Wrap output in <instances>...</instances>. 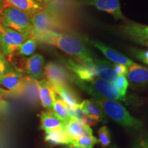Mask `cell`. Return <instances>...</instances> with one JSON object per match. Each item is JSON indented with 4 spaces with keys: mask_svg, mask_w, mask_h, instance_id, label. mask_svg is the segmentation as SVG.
<instances>
[{
    "mask_svg": "<svg viewBox=\"0 0 148 148\" xmlns=\"http://www.w3.org/2000/svg\"><path fill=\"white\" fill-rule=\"evenodd\" d=\"M0 23L4 27L32 34V15L13 6L5 4L0 14Z\"/></svg>",
    "mask_w": 148,
    "mask_h": 148,
    "instance_id": "277c9868",
    "label": "cell"
},
{
    "mask_svg": "<svg viewBox=\"0 0 148 148\" xmlns=\"http://www.w3.org/2000/svg\"><path fill=\"white\" fill-rule=\"evenodd\" d=\"M97 142L98 140L97 138L92 134L86 135V136H83L82 137L73 140L71 143L81 146L84 148H92Z\"/></svg>",
    "mask_w": 148,
    "mask_h": 148,
    "instance_id": "d4e9b609",
    "label": "cell"
},
{
    "mask_svg": "<svg viewBox=\"0 0 148 148\" xmlns=\"http://www.w3.org/2000/svg\"><path fill=\"white\" fill-rule=\"evenodd\" d=\"M66 69L73 73L77 78L83 81H90L97 77L95 69L92 62H87L79 60H72V59H61Z\"/></svg>",
    "mask_w": 148,
    "mask_h": 148,
    "instance_id": "9c48e42d",
    "label": "cell"
},
{
    "mask_svg": "<svg viewBox=\"0 0 148 148\" xmlns=\"http://www.w3.org/2000/svg\"><path fill=\"white\" fill-rule=\"evenodd\" d=\"M71 82L75 83L81 89L91 95L93 99L101 97L114 101H127V97H123L120 95L113 84L100 78L96 77L90 81H83L72 74Z\"/></svg>",
    "mask_w": 148,
    "mask_h": 148,
    "instance_id": "7a4b0ae2",
    "label": "cell"
},
{
    "mask_svg": "<svg viewBox=\"0 0 148 148\" xmlns=\"http://www.w3.org/2000/svg\"><path fill=\"white\" fill-rule=\"evenodd\" d=\"M36 85L41 105L47 110H51L56 98V93L47 79L36 80Z\"/></svg>",
    "mask_w": 148,
    "mask_h": 148,
    "instance_id": "4fadbf2b",
    "label": "cell"
},
{
    "mask_svg": "<svg viewBox=\"0 0 148 148\" xmlns=\"http://www.w3.org/2000/svg\"><path fill=\"white\" fill-rule=\"evenodd\" d=\"M29 38H32L30 33L17 32L0 23V51L3 56H13L19 46Z\"/></svg>",
    "mask_w": 148,
    "mask_h": 148,
    "instance_id": "5b68a950",
    "label": "cell"
},
{
    "mask_svg": "<svg viewBox=\"0 0 148 148\" xmlns=\"http://www.w3.org/2000/svg\"><path fill=\"white\" fill-rule=\"evenodd\" d=\"M98 136H99V143L102 147H107L110 145L111 143L110 133L108 127L106 125L101 127L98 130Z\"/></svg>",
    "mask_w": 148,
    "mask_h": 148,
    "instance_id": "484cf974",
    "label": "cell"
},
{
    "mask_svg": "<svg viewBox=\"0 0 148 148\" xmlns=\"http://www.w3.org/2000/svg\"><path fill=\"white\" fill-rule=\"evenodd\" d=\"M45 140L53 145H69L71 143V139L65 131L45 132Z\"/></svg>",
    "mask_w": 148,
    "mask_h": 148,
    "instance_id": "7402d4cb",
    "label": "cell"
},
{
    "mask_svg": "<svg viewBox=\"0 0 148 148\" xmlns=\"http://www.w3.org/2000/svg\"><path fill=\"white\" fill-rule=\"evenodd\" d=\"M134 148H148V135L140 136L135 140Z\"/></svg>",
    "mask_w": 148,
    "mask_h": 148,
    "instance_id": "f1b7e54d",
    "label": "cell"
},
{
    "mask_svg": "<svg viewBox=\"0 0 148 148\" xmlns=\"http://www.w3.org/2000/svg\"><path fill=\"white\" fill-rule=\"evenodd\" d=\"M67 148H84V147H81V146H79V145H75V144L70 143L69 145H68V147H67Z\"/></svg>",
    "mask_w": 148,
    "mask_h": 148,
    "instance_id": "836d02e7",
    "label": "cell"
},
{
    "mask_svg": "<svg viewBox=\"0 0 148 148\" xmlns=\"http://www.w3.org/2000/svg\"><path fill=\"white\" fill-rule=\"evenodd\" d=\"M34 1H36V2L39 3H40V4L45 5H45H47V3H49V1H50L51 0H34Z\"/></svg>",
    "mask_w": 148,
    "mask_h": 148,
    "instance_id": "1f68e13d",
    "label": "cell"
},
{
    "mask_svg": "<svg viewBox=\"0 0 148 148\" xmlns=\"http://www.w3.org/2000/svg\"><path fill=\"white\" fill-rule=\"evenodd\" d=\"M94 100L100 106L105 115L122 126L127 127H141L143 126V123L131 115L126 108L119 101L101 97H96Z\"/></svg>",
    "mask_w": 148,
    "mask_h": 148,
    "instance_id": "3957f363",
    "label": "cell"
},
{
    "mask_svg": "<svg viewBox=\"0 0 148 148\" xmlns=\"http://www.w3.org/2000/svg\"><path fill=\"white\" fill-rule=\"evenodd\" d=\"M51 110L56 115L60 118L62 121H64L65 124L71 119L68 113L67 106L58 95H56Z\"/></svg>",
    "mask_w": 148,
    "mask_h": 148,
    "instance_id": "603a6c76",
    "label": "cell"
},
{
    "mask_svg": "<svg viewBox=\"0 0 148 148\" xmlns=\"http://www.w3.org/2000/svg\"><path fill=\"white\" fill-rule=\"evenodd\" d=\"M87 41L92 47H95L98 50L100 51L107 58L112 61V62H114V64H123V65L130 66L134 63V61L129 59L124 55L121 54V53L100 42L92 40H87Z\"/></svg>",
    "mask_w": 148,
    "mask_h": 148,
    "instance_id": "7c38bea8",
    "label": "cell"
},
{
    "mask_svg": "<svg viewBox=\"0 0 148 148\" xmlns=\"http://www.w3.org/2000/svg\"><path fill=\"white\" fill-rule=\"evenodd\" d=\"M92 64L97 77L102 80L114 84L118 75L114 71L113 64H111L107 60L94 58Z\"/></svg>",
    "mask_w": 148,
    "mask_h": 148,
    "instance_id": "e0dca14e",
    "label": "cell"
},
{
    "mask_svg": "<svg viewBox=\"0 0 148 148\" xmlns=\"http://www.w3.org/2000/svg\"><path fill=\"white\" fill-rule=\"evenodd\" d=\"M126 77L128 82L135 86H147L148 68L134 62L128 66Z\"/></svg>",
    "mask_w": 148,
    "mask_h": 148,
    "instance_id": "2e32d148",
    "label": "cell"
},
{
    "mask_svg": "<svg viewBox=\"0 0 148 148\" xmlns=\"http://www.w3.org/2000/svg\"><path fill=\"white\" fill-rule=\"evenodd\" d=\"M6 92H8L6 91V90H5L3 89V88H0V99H1V98H2V97H3V95H5V93H6Z\"/></svg>",
    "mask_w": 148,
    "mask_h": 148,
    "instance_id": "e575fe53",
    "label": "cell"
},
{
    "mask_svg": "<svg viewBox=\"0 0 148 148\" xmlns=\"http://www.w3.org/2000/svg\"><path fill=\"white\" fill-rule=\"evenodd\" d=\"M44 75L53 88L68 84L71 82V75L61 64L49 62L44 66Z\"/></svg>",
    "mask_w": 148,
    "mask_h": 148,
    "instance_id": "ba28073f",
    "label": "cell"
},
{
    "mask_svg": "<svg viewBox=\"0 0 148 148\" xmlns=\"http://www.w3.org/2000/svg\"><path fill=\"white\" fill-rule=\"evenodd\" d=\"M123 34L133 42L148 40V25L132 21H126L121 26Z\"/></svg>",
    "mask_w": 148,
    "mask_h": 148,
    "instance_id": "9a60e30c",
    "label": "cell"
},
{
    "mask_svg": "<svg viewBox=\"0 0 148 148\" xmlns=\"http://www.w3.org/2000/svg\"><path fill=\"white\" fill-rule=\"evenodd\" d=\"M134 42H136V43L140 44V45L145 46V47H148V40H138V41H136Z\"/></svg>",
    "mask_w": 148,
    "mask_h": 148,
    "instance_id": "d6a6232c",
    "label": "cell"
},
{
    "mask_svg": "<svg viewBox=\"0 0 148 148\" xmlns=\"http://www.w3.org/2000/svg\"><path fill=\"white\" fill-rule=\"evenodd\" d=\"M32 38L48 30H53L58 25L55 14L47 9H44L32 15Z\"/></svg>",
    "mask_w": 148,
    "mask_h": 148,
    "instance_id": "52a82bcc",
    "label": "cell"
},
{
    "mask_svg": "<svg viewBox=\"0 0 148 148\" xmlns=\"http://www.w3.org/2000/svg\"><path fill=\"white\" fill-rule=\"evenodd\" d=\"M114 71L118 76H125L128 70V66L120 64H113Z\"/></svg>",
    "mask_w": 148,
    "mask_h": 148,
    "instance_id": "f546056e",
    "label": "cell"
},
{
    "mask_svg": "<svg viewBox=\"0 0 148 148\" xmlns=\"http://www.w3.org/2000/svg\"><path fill=\"white\" fill-rule=\"evenodd\" d=\"M147 65H148V64H147Z\"/></svg>",
    "mask_w": 148,
    "mask_h": 148,
    "instance_id": "74e56055",
    "label": "cell"
},
{
    "mask_svg": "<svg viewBox=\"0 0 148 148\" xmlns=\"http://www.w3.org/2000/svg\"><path fill=\"white\" fill-rule=\"evenodd\" d=\"M39 117L40 129L45 132L65 131V123L56 115L51 110L42 111Z\"/></svg>",
    "mask_w": 148,
    "mask_h": 148,
    "instance_id": "5bb4252c",
    "label": "cell"
},
{
    "mask_svg": "<svg viewBox=\"0 0 148 148\" xmlns=\"http://www.w3.org/2000/svg\"><path fill=\"white\" fill-rule=\"evenodd\" d=\"M79 106L88 116L97 122L106 123L107 119L104 112L94 99H86L79 103Z\"/></svg>",
    "mask_w": 148,
    "mask_h": 148,
    "instance_id": "d6986e66",
    "label": "cell"
},
{
    "mask_svg": "<svg viewBox=\"0 0 148 148\" xmlns=\"http://www.w3.org/2000/svg\"><path fill=\"white\" fill-rule=\"evenodd\" d=\"M27 77L16 69H8L0 79V85L12 92H21L27 84Z\"/></svg>",
    "mask_w": 148,
    "mask_h": 148,
    "instance_id": "8fae6325",
    "label": "cell"
},
{
    "mask_svg": "<svg viewBox=\"0 0 148 148\" xmlns=\"http://www.w3.org/2000/svg\"><path fill=\"white\" fill-rule=\"evenodd\" d=\"M2 56H3L1 54V51H0V58H1V57H2Z\"/></svg>",
    "mask_w": 148,
    "mask_h": 148,
    "instance_id": "8d00e7d4",
    "label": "cell"
},
{
    "mask_svg": "<svg viewBox=\"0 0 148 148\" xmlns=\"http://www.w3.org/2000/svg\"><path fill=\"white\" fill-rule=\"evenodd\" d=\"M8 70V64L4 56L0 58V79L5 75Z\"/></svg>",
    "mask_w": 148,
    "mask_h": 148,
    "instance_id": "4dcf8cb0",
    "label": "cell"
},
{
    "mask_svg": "<svg viewBox=\"0 0 148 148\" xmlns=\"http://www.w3.org/2000/svg\"><path fill=\"white\" fill-rule=\"evenodd\" d=\"M77 4L92 6L99 10L106 12L116 20H126L121 12L119 0H82Z\"/></svg>",
    "mask_w": 148,
    "mask_h": 148,
    "instance_id": "30bf717a",
    "label": "cell"
},
{
    "mask_svg": "<svg viewBox=\"0 0 148 148\" xmlns=\"http://www.w3.org/2000/svg\"><path fill=\"white\" fill-rule=\"evenodd\" d=\"M56 93L58 94L59 97L70 108L78 106L79 104V98L71 86L68 84L60 85L53 88Z\"/></svg>",
    "mask_w": 148,
    "mask_h": 148,
    "instance_id": "44dd1931",
    "label": "cell"
},
{
    "mask_svg": "<svg viewBox=\"0 0 148 148\" xmlns=\"http://www.w3.org/2000/svg\"><path fill=\"white\" fill-rule=\"evenodd\" d=\"M130 53L134 58L141 61L144 64H148V50L140 49L137 48H132L130 49Z\"/></svg>",
    "mask_w": 148,
    "mask_h": 148,
    "instance_id": "83f0119b",
    "label": "cell"
},
{
    "mask_svg": "<svg viewBox=\"0 0 148 148\" xmlns=\"http://www.w3.org/2000/svg\"><path fill=\"white\" fill-rule=\"evenodd\" d=\"M118 92L122 97H126L127 88L129 86V82L125 76H118L116 81L113 84Z\"/></svg>",
    "mask_w": 148,
    "mask_h": 148,
    "instance_id": "4316f807",
    "label": "cell"
},
{
    "mask_svg": "<svg viewBox=\"0 0 148 148\" xmlns=\"http://www.w3.org/2000/svg\"><path fill=\"white\" fill-rule=\"evenodd\" d=\"M36 40L34 38H29L19 46L16 53L23 56H31L36 51Z\"/></svg>",
    "mask_w": 148,
    "mask_h": 148,
    "instance_id": "cb8c5ba5",
    "label": "cell"
},
{
    "mask_svg": "<svg viewBox=\"0 0 148 148\" xmlns=\"http://www.w3.org/2000/svg\"><path fill=\"white\" fill-rule=\"evenodd\" d=\"M65 132L71 139V142L83 136L92 134V131L89 126L82 121L74 119H71L66 123Z\"/></svg>",
    "mask_w": 148,
    "mask_h": 148,
    "instance_id": "ac0fdd59",
    "label": "cell"
},
{
    "mask_svg": "<svg viewBox=\"0 0 148 148\" xmlns=\"http://www.w3.org/2000/svg\"><path fill=\"white\" fill-rule=\"evenodd\" d=\"M44 58L36 53L29 58H22L16 62L15 69L33 79H42L44 76Z\"/></svg>",
    "mask_w": 148,
    "mask_h": 148,
    "instance_id": "8992f818",
    "label": "cell"
},
{
    "mask_svg": "<svg viewBox=\"0 0 148 148\" xmlns=\"http://www.w3.org/2000/svg\"><path fill=\"white\" fill-rule=\"evenodd\" d=\"M36 41L58 47L75 60L92 62L94 58L89 49L77 37L61 34L53 30H48L34 36Z\"/></svg>",
    "mask_w": 148,
    "mask_h": 148,
    "instance_id": "6da1fadb",
    "label": "cell"
},
{
    "mask_svg": "<svg viewBox=\"0 0 148 148\" xmlns=\"http://www.w3.org/2000/svg\"><path fill=\"white\" fill-rule=\"evenodd\" d=\"M5 4L27 12L31 15L45 8V5L36 2L34 0H3Z\"/></svg>",
    "mask_w": 148,
    "mask_h": 148,
    "instance_id": "ffe728a7",
    "label": "cell"
},
{
    "mask_svg": "<svg viewBox=\"0 0 148 148\" xmlns=\"http://www.w3.org/2000/svg\"><path fill=\"white\" fill-rule=\"evenodd\" d=\"M106 148H117V147H116L115 145H112V146H110V147H106Z\"/></svg>",
    "mask_w": 148,
    "mask_h": 148,
    "instance_id": "d590c367",
    "label": "cell"
}]
</instances>
